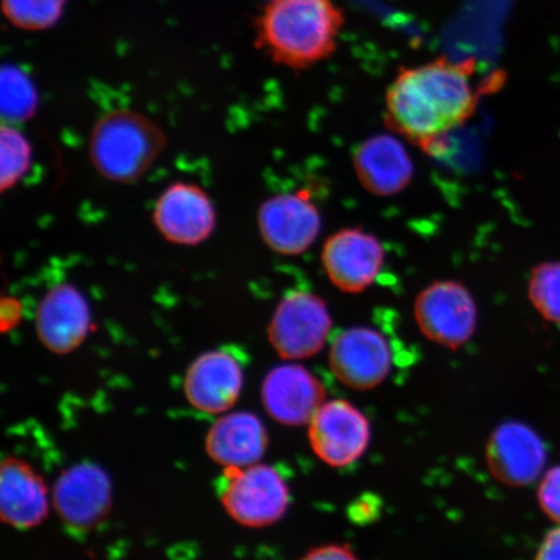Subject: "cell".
<instances>
[{"label":"cell","mask_w":560,"mask_h":560,"mask_svg":"<svg viewBox=\"0 0 560 560\" xmlns=\"http://www.w3.org/2000/svg\"><path fill=\"white\" fill-rule=\"evenodd\" d=\"M0 165H2V190L16 186L32 165V145L15 128L4 124L0 131Z\"/></svg>","instance_id":"cell-22"},{"label":"cell","mask_w":560,"mask_h":560,"mask_svg":"<svg viewBox=\"0 0 560 560\" xmlns=\"http://www.w3.org/2000/svg\"><path fill=\"white\" fill-rule=\"evenodd\" d=\"M324 385L310 370L298 363H284L265 376L261 387L264 408L276 422L299 427L310 424L325 404Z\"/></svg>","instance_id":"cell-15"},{"label":"cell","mask_w":560,"mask_h":560,"mask_svg":"<svg viewBox=\"0 0 560 560\" xmlns=\"http://www.w3.org/2000/svg\"><path fill=\"white\" fill-rule=\"evenodd\" d=\"M538 502L544 513L560 524V465L545 474L538 489Z\"/></svg>","instance_id":"cell-24"},{"label":"cell","mask_w":560,"mask_h":560,"mask_svg":"<svg viewBox=\"0 0 560 560\" xmlns=\"http://www.w3.org/2000/svg\"><path fill=\"white\" fill-rule=\"evenodd\" d=\"M490 474L509 487H525L540 478L546 465V447L532 427L509 420L490 435L487 445Z\"/></svg>","instance_id":"cell-14"},{"label":"cell","mask_w":560,"mask_h":560,"mask_svg":"<svg viewBox=\"0 0 560 560\" xmlns=\"http://www.w3.org/2000/svg\"><path fill=\"white\" fill-rule=\"evenodd\" d=\"M353 167L362 187L381 198L400 194L415 177L408 150L392 136H374L357 147Z\"/></svg>","instance_id":"cell-17"},{"label":"cell","mask_w":560,"mask_h":560,"mask_svg":"<svg viewBox=\"0 0 560 560\" xmlns=\"http://www.w3.org/2000/svg\"><path fill=\"white\" fill-rule=\"evenodd\" d=\"M476 105L472 69L447 59L404 69L385 94L390 128L424 149L464 125Z\"/></svg>","instance_id":"cell-1"},{"label":"cell","mask_w":560,"mask_h":560,"mask_svg":"<svg viewBox=\"0 0 560 560\" xmlns=\"http://www.w3.org/2000/svg\"><path fill=\"white\" fill-rule=\"evenodd\" d=\"M415 317L425 339L454 350L472 338L478 326V306L464 283L438 280L417 296Z\"/></svg>","instance_id":"cell-6"},{"label":"cell","mask_w":560,"mask_h":560,"mask_svg":"<svg viewBox=\"0 0 560 560\" xmlns=\"http://www.w3.org/2000/svg\"><path fill=\"white\" fill-rule=\"evenodd\" d=\"M301 560H360L346 545H324L312 549Z\"/></svg>","instance_id":"cell-25"},{"label":"cell","mask_w":560,"mask_h":560,"mask_svg":"<svg viewBox=\"0 0 560 560\" xmlns=\"http://www.w3.org/2000/svg\"><path fill=\"white\" fill-rule=\"evenodd\" d=\"M332 318L324 301L315 293L290 292L277 306L269 324L272 349L287 361L317 355L330 339Z\"/></svg>","instance_id":"cell-5"},{"label":"cell","mask_w":560,"mask_h":560,"mask_svg":"<svg viewBox=\"0 0 560 560\" xmlns=\"http://www.w3.org/2000/svg\"><path fill=\"white\" fill-rule=\"evenodd\" d=\"M35 330L46 349L68 354L86 340L91 330V311L85 296L72 284H59L48 291L35 315Z\"/></svg>","instance_id":"cell-16"},{"label":"cell","mask_w":560,"mask_h":560,"mask_svg":"<svg viewBox=\"0 0 560 560\" xmlns=\"http://www.w3.org/2000/svg\"><path fill=\"white\" fill-rule=\"evenodd\" d=\"M153 222L165 241L195 247L213 234L217 214L202 188L177 182L160 195L153 209Z\"/></svg>","instance_id":"cell-13"},{"label":"cell","mask_w":560,"mask_h":560,"mask_svg":"<svg viewBox=\"0 0 560 560\" xmlns=\"http://www.w3.org/2000/svg\"><path fill=\"white\" fill-rule=\"evenodd\" d=\"M219 494L231 520L247 528H265L279 522L291 503L290 487L282 474L262 464L225 468Z\"/></svg>","instance_id":"cell-4"},{"label":"cell","mask_w":560,"mask_h":560,"mask_svg":"<svg viewBox=\"0 0 560 560\" xmlns=\"http://www.w3.org/2000/svg\"><path fill=\"white\" fill-rule=\"evenodd\" d=\"M269 446V433L249 411H229L210 427L206 440L209 458L223 468L260 464Z\"/></svg>","instance_id":"cell-18"},{"label":"cell","mask_w":560,"mask_h":560,"mask_svg":"<svg viewBox=\"0 0 560 560\" xmlns=\"http://www.w3.org/2000/svg\"><path fill=\"white\" fill-rule=\"evenodd\" d=\"M322 266L336 289L360 293L380 277L385 261L383 244L362 229H342L326 241Z\"/></svg>","instance_id":"cell-10"},{"label":"cell","mask_w":560,"mask_h":560,"mask_svg":"<svg viewBox=\"0 0 560 560\" xmlns=\"http://www.w3.org/2000/svg\"><path fill=\"white\" fill-rule=\"evenodd\" d=\"M164 131L149 117L128 109L105 114L90 138V159L104 178L135 184L165 150Z\"/></svg>","instance_id":"cell-3"},{"label":"cell","mask_w":560,"mask_h":560,"mask_svg":"<svg viewBox=\"0 0 560 560\" xmlns=\"http://www.w3.org/2000/svg\"><path fill=\"white\" fill-rule=\"evenodd\" d=\"M37 107V91L25 73L10 67L2 74V110L10 122L24 121Z\"/></svg>","instance_id":"cell-23"},{"label":"cell","mask_w":560,"mask_h":560,"mask_svg":"<svg viewBox=\"0 0 560 560\" xmlns=\"http://www.w3.org/2000/svg\"><path fill=\"white\" fill-rule=\"evenodd\" d=\"M328 362L346 387L369 390L380 387L394 366V352L385 336L368 326L350 327L335 336Z\"/></svg>","instance_id":"cell-7"},{"label":"cell","mask_w":560,"mask_h":560,"mask_svg":"<svg viewBox=\"0 0 560 560\" xmlns=\"http://www.w3.org/2000/svg\"><path fill=\"white\" fill-rule=\"evenodd\" d=\"M342 23L332 0H270L258 20V42L279 65L303 69L335 51Z\"/></svg>","instance_id":"cell-2"},{"label":"cell","mask_w":560,"mask_h":560,"mask_svg":"<svg viewBox=\"0 0 560 560\" xmlns=\"http://www.w3.org/2000/svg\"><path fill=\"white\" fill-rule=\"evenodd\" d=\"M311 446L327 466L353 465L368 451L371 440L369 419L346 400L325 402L310 423Z\"/></svg>","instance_id":"cell-8"},{"label":"cell","mask_w":560,"mask_h":560,"mask_svg":"<svg viewBox=\"0 0 560 560\" xmlns=\"http://www.w3.org/2000/svg\"><path fill=\"white\" fill-rule=\"evenodd\" d=\"M257 220L266 245L284 256L304 254L322 229L319 209L304 191L272 196L262 202Z\"/></svg>","instance_id":"cell-9"},{"label":"cell","mask_w":560,"mask_h":560,"mask_svg":"<svg viewBox=\"0 0 560 560\" xmlns=\"http://www.w3.org/2000/svg\"><path fill=\"white\" fill-rule=\"evenodd\" d=\"M50 511L46 482L25 460L9 457L0 468V513L5 524L16 529H32Z\"/></svg>","instance_id":"cell-19"},{"label":"cell","mask_w":560,"mask_h":560,"mask_svg":"<svg viewBox=\"0 0 560 560\" xmlns=\"http://www.w3.org/2000/svg\"><path fill=\"white\" fill-rule=\"evenodd\" d=\"M528 296L545 320L560 325V261L542 262L532 270Z\"/></svg>","instance_id":"cell-21"},{"label":"cell","mask_w":560,"mask_h":560,"mask_svg":"<svg viewBox=\"0 0 560 560\" xmlns=\"http://www.w3.org/2000/svg\"><path fill=\"white\" fill-rule=\"evenodd\" d=\"M67 0H2L10 23L23 31H46L62 16Z\"/></svg>","instance_id":"cell-20"},{"label":"cell","mask_w":560,"mask_h":560,"mask_svg":"<svg viewBox=\"0 0 560 560\" xmlns=\"http://www.w3.org/2000/svg\"><path fill=\"white\" fill-rule=\"evenodd\" d=\"M112 495L114 490L108 474L85 462L59 476L54 487L52 505L67 527L86 532L107 517Z\"/></svg>","instance_id":"cell-11"},{"label":"cell","mask_w":560,"mask_h":560,"mask_svg":"<svg viewBox=\"0 0 560 560\" xmlns=\"http://www.w3.org/2000/svg\"><path fill=\"white\" fill-rule=\"evenodd\" d=\"M244 384L243 363L229 349L209 350L196 359L185 375L188 404L208 416L226 415L240 400Z\"/></svg>","instance_id":"cell-12"},{"label":"cell","mask_w":560,"mask_h":560,"mask_svg":"<svg viewBox=\"0 0 560 560\" xmlns=\"http://www.w3.org/2000/svg\"><path fill=\"white\" fill-rule=\"evenodd\" d=\"M535 560H560V527L545 536Z\"/></svg>","instance_id":"cell-26"}]
</instances>
